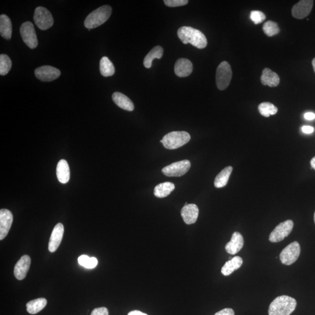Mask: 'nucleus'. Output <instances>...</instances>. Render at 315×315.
Wrapping results in <instances>:
<instances>
[{
  "mask_svg": "<svg viewBox=\"0 0 315 315\" xmlns=\"http://www.w3.org/2000/svg\"><path fill=\"white\" fill-rule=\"evenodd\" d=\"M177 36L183 44H190L202 49L207 45V40L201 31L190 27H183L177 31Z\"/></svg>",
  "mask_w": 315,
  "mask_h": 315,
  "instance_id": "1",
  "label": "nucleus"
},
{
  "mask_svg": "<svg viewBox=\"0 0 315 315\" xmlns=\"http://www.w3.org/2000/svg\"><path fill=\"white\" fill-rule=\"evenodd\" d=\"M297 306L293 298L282 296L278 297L271 303L268 309L269 315H290Z\"/></svg>",
  "mask_w": 315,
  "mask_h": 315,
  "instance_id": "2",
  "label": "nucleus"
},
{
  "mask_svg": "<svg viewBox=\"0 0 315 315\" xmlns=\"http://www.w3.org/2000/svg\"><path fill=\"white\" fill-rule=\"evenodd\" d=\"M111 8L110 5H104L91 13L84 22L85 27L89 30L99 27L108 21L111 16Z\"/></svg>",
  "mask_w": 315,
  "mask_h": 315,
  "instance_id": "3",
  "label": "nucleus"
},
{
  "mask_svg": "<svg viewBox=\"0 0 315 315\" xmlns=\"http://www.w3.org/2000/svg\"><path fill=\"white\" fill-rule=\"evenodd\" d=\"M190 140V136L186 131H173L163 137L160 141L165 148L174 150L187 144Z\"/></svg>",
  "mask_w": 315,
  "mask_h": 315,
  "instance_id": "4",
  "label": "nucleus"
},
{
  "mask_svg": "<svg viewBox=\"0 0 315 315\" xmlns=\"http://www.w3.org/2000/svg\"><path fill=\"white\" fill-rule=\"evenodd\" d=\"M233 71L227 62H222L218 66L216 72V84L220 91L225 90L230 84Z\"/></svg>",
  "mask_w": 315,
  "mask_h": 315,
  "instance_id": "5",
  "label": "nucleus"
},
{
  "mask_svg": "<svg viewBox=\"0 0 315 315\" xmlns=\"http://www.w3.org/2000/svg\"><path fill=\"white\" fill-rule=\"evenodd\" d=\"M33 19L37 27L43 31L48 30L54 24L53 16L50 11L43 7L36 8Z\"/></svg>",
  "mask_w": 315,
  "mask_h": 315,
  "instance_id": "6",
  "label": "nucleus"
},
{
  "mask_svg": "<svg viewBox=\"0 0 315 315\" xmlns=\"http://www.w3.org/2000/svg\"><path fill=\"white\" fill-rule=\"evenodd\" d=\"M294 227V222L293 220H288L281 222L278 225L274 230L271 232L269 236V240L271 242L276 243L282 241V240L287 237L293 231Z\"/></svg>",
  "mask_w": 315,
  "mask_h": 315,
  "instance_id": "7",
  "label": "nucleus"
},
{
  "mask_svg": "<svg viewBox=\"0 0 315 315\" xmlns=\"http://www.w3.org/2000/svg\"><path fill=\"white\" fill-rule=\"evenodd\" d=\"M300 252L299 243L296 241L292 242L283 249L280 254L281 262L284 265H291L299 259Z\"/></svg>",
  "mask_w": 315,
  "mask_h": 315,
  "instance_id": "8",
  "label": "nucleus"
},
{
  "mask_svg": "<svg viewBox=\"0 0 315 315\" xmlns=\"http://www.w3.org/2000/svg\"><path fill=\"white\" fill-rule=\"evenodd\" d=\"M20 33L25 44L31 49H33L38 47V38L32 23L24 22L20 28Z\"/></svg>",
  "mask_w": 315,
  "mask_h": 315,
  "instance_id": "9",
  "label": "nucleus"
},
{
  "mask_svg": "<svg viewBox=\"0 0 315 315\" xmlns=\"http://www.w3.org/2000/svg\"><path fill=\"white\" fill-rule=\"evenodd\" d=\"M190 162L188 160H183L174 162L162 169V173L169 177H180L184 175L190 170Z\"/></svg>",
  "mask_w": 315,
  "mask_h": 315,
  "instance_id": "10",
  "label": "nucleus"
},
{
  "mask_svg": "<svg viewBox=\"0 0 315 315\" xmlns=\"http://www.w3.org/2000/svg\"><path fill=\"white\" fill-rule=\"evenodd\" d=\"M60 74L61 72L59 69L50 65H44L37 68L35 71L36 78L43 82L54 81L59 78Z\"/></svg>",
  "mask_w": 315,
  "mask_h": 315,
  "instance_id": "11",
  "label": "nucleus"
},
{
  "mask_svg": "<svg viewBox=\"0 0 315 315\" xmlns=\"http://www.w3.org/2000/svg\"><path fill=\"white\" fill-rule=\"evenodd\" d=\"M313 5L312 0H301L292 8V16L297 19L305 18L311 13Z\"/></svg>",
  "mask_w": 315,
  "mask_h": 315,
  "instance_id": "12",
  "label": "nucleus"
},
{
  "mask_svg": "<svg viewBox=\"0 0 315 315\" xmlns=\"http://www.w3.org/2000/svg\"><path fill=\"white\" fill-rule=\"evenodd\" d=\"M13 222V215L7 209L0 210V239L7 236Z\"/></svg>",
  "mask_w": 315,
  "mask_h": 315,
  "instance_id": "13",
  "label": "nucleus"
},
{
  "mask_svg": "<svg viewBox=\"0 0 315 315\" xmlns=\"http://www.w3.org/2000/svg\"><path fill=\"white\" fill-rule=\"evenodd\" d=\"M64 231V226L62 223H59L54 227L48 242V251L51 253L56 252L59 247L63 239Z\"/></svg>",
  "mask_w": 315,
  "mask_h": 315,
  "instance_id": "14",
  "label": "nucleus"
},
{
  "mask_svg": "<svg viewBox=\"0 0 315 315\" xmlns=\"http://www.w3.org/2000/svg\"><path fill=\"white\" fill-rule=\"evenodd\" d=\"M31 263V257L28 255H24L21 257L14 268V274L16 279L22 280L25 279Z\"/></svg>",
  "mask_w": 315,
  "mask_h": 315,
  "instance_id": "15",
  "label": "nucleus"
},
{
  "mask_svg": "<svg viewBox=\"0 0 315 315\" xmlns=\"http://www.w3.org/2000/svg\"><path fill=\"white\" fill-rule=\"evenodd\" d=\"M199 210L194 204L185 205L181 210L182 219L186 224L190 225L196 222L198 218Z\"/></svg>",
  "mask_w": 315,
  "mask_h": 315,
  "instance_id": "16",
  "label": "nucleus"
},
{
  "mask_svg": "<svg viewBox=\"0 0 315 315\" xmlns=\"http://www.w3.org/2000/svg\"><path fill=\"white\" fill-rule=\"evenodd\" d=\"M193 71V64L187 59H179L174 65V73L179 77L190 76Z\"/></svg>",
  "mask_w": 315,
  "mask_h": 315,
  "instance_id": "17",
  "label": "nucleus"
},
{
  "mask_svg": "<svg viewBox=\"0 0 315 315\" xmlns=\"http://www.w3.org/2000/svg\"><path fill=\"white\" fill-rule=\"evenodd\" d=\"M244 244V240L241 234L238 232H235L232 236L230 242L225 245V250L228 253L236 254L241 250Z\"/></svg>",
  "mask_w": 315,
  "mask_h": 315,
  "instance_id": "18",
  "label": "nucleus"
},
{
  "mask_svg": "<svg viewBox=\"0 0 315 315\" xmlns=\"http://www.w3.org/2000/svg\"><path fill=\"white\" fill-rule=\"evenodd\" d=\"M260 79L263 85H268L270 87H277L279 85L280 81L279 75L268 68H265L263 70Z\"/></svg>",
  "mask_w": 315,
  "mask_h": 315,
  "instance_id": "19",
  "label": "nucleus"
},
{
  "mask_svg": "<svg viewBox=\"0 0 315 315\" xmlns=\"http://www.w3.org/2000/svg\"><path fill=\"white\" fill-rule=\"evenodd\" d=\"M56 173L57 179L60 183L65 184L69 181L70 171L68 162L64 159L60 160L57 166Z\"/></svg>",
  "mask_w": 315,
  "mask_h": 315,
  "instance_id": "20",
  "label": "nucleus"
},
{
  "mask_svg": "<svg viewBox=\"0 0 315 315\" xmlns=\"http://www.w3.org/2000/svg\"><path fill=\"white\" fill-rule=\"evenodd\" d=\"M112 99L116 105L123 110L130 111L134 110L133 102L124 94L116 92L112 94Z\"/></svg>",
  "mask_w": 315,
  "mask_h": 315,
  "instance_id": "21",
  "label": "nucleus"
},
{
  "mask_svg": "<svg viewBox=\"0 0 315 315\" xmlns=\"http://www.w3.org/2000/svg\"><path fill=\"white\" fill-rule=\"evenodd\" d=\"M12 23L9 17L4 14L0 16V33L2 38L10 40L12 36Z\"/></svg>",
  "mask_w": 315,
  "mask_h": 315,
  "instance_id": "22",
  "label": "nucleus"
},
{
  "mask_svg": "<svg viewBox=\"0 0 315 315\" xmlns=\"http://www.w3.org/2000/svg\"><path fill=\"white\" fill-rule=\"evenodd\" d=\"M243 264V260L240 256H235L225 263L221 269V273L225 276H230L235 270H237Z\"/></svg>",
  "mask_w": 315,
  "mask_h": 315,
  "instance_id": "23",
  "label": "nucleus"
},
{
  "mask_svg": "<svg viewBox=\"0 0 315 315\" xmlns=\"http://www.w3.org/2000/svg\"><path fill=\"white\" fill-rule=\"evenodd\" d=\"M174 188L175 186L173 183L167 182L160 183L154 189V195L158 198H164L170 195Z\"/></svg>",
  "mask_w": 315,
  "mask_h": 315,
  "instance_id": "24",
  "label": "nucleus"
},
{
  "mask_svg": "<svg viewBox=\"0 0 315 315\" xmlns=\"http://www.w3.org/2000/svg\"><path fill=\"white\" fill-rule=\"evenodd\" d=\"M233 168L229 166L220 171L214 180V186L217 188H221L227 185Z\"/></svg>",
  "mask_w": 315,
  "mask_h": 315,
  "instance_id": "25",
  "label": "nucleus"
},
{
  "mask_svg": "<svg viewBox=\"0 0 315 315\" xmlns=\"http://www.w3.org/2000/svg\"><path fill=\"white\" fill-rule=\"evenodd\" d=\"M47 300L44 298L35 299L28 302L27 304V310L29 314H36L41 311L47 305Z\"/></svg>",
  "mask_w": 315,
  "mask_h": 315,
  "instance_id": "26",
  "label": "nucleus"
},
{
  "mask_svg": "<svg viewBox=\"0 0 315 315\" xmlns=\"http://www.w3.org/2000/svg\"><path fill=\"white\" fill-rule=\"evenodd\" d=\"M163 53H164V49L161 47L157 46V47H154L145 57L144 60L145 67L147 68H151L153 60L155 59H161Z\"/></svg>",
  "mask_w": 315,
  "mask_h": 315,
  "instance_id": "27",
  "label": "nucleus"
},
{
  "mask_svg": "<svg viewBox=\"0 0 315 315\" xmlns=\"http://www.w3.org/2000/svg\"><path fill=\"white\" fill-rule=\"evenodd\" d=\"M100 71L102 75L105 77L112 76L115 73V68L113 63L107 57H103L100 61Z\"/></svg>",
  "mask_w": 315,
  "mask_h": 315,
  "instance_id": "28",
  "label": "nucleus"
},
{
  "mask_svg": "<svg viewBox=\"0 0 315 315\" xmlns=\"http://www.w3.org/2000/svg\"><path fill=\"white\" fill-rule=\"evenodd\" d=\"M258 110L262 116L268 117L270 115H274L277 113L278 109L270 102H263L258 107Z\"/></svg>",
  "mask_w": 315,
  "mask_h": 315,
  "instance_id": "29",
  "label": "nucleus"
},
{
  "mask_svg": "<svg viewBox=\"0 0 315 315\" xmlns=\"http://www.w3.org/2000/svg\"><path fill=\"white\" fill-rule=\"evenodd\" d=\"M12 67V62L9 56L6 54H1L0 55V74L5 76L9 73Z\"/></svg>",
  "mask_w": 315,
  "mask_h": 315,
  "instance_id": "30",
  "label": "nucleus"
},
{
  "mask_svg": "<svg viewBox=\"0 0 315 315\" xmlns=\"http://www.w3.org/2000/svg\"><path fill=\"white\" fill-rule=\"evenodd\" d=\"M263 30L266 35L269 37L277 35L280 32V28L277 23L273 21H268L263 26Z\"/></svg>",
  "mask_w": 315,
  "mask_h": 315,
  "instance_id": "31",
  "label": "nucleus"
},
{
  "mask_svg": "<svg viewBox=\"0 0 315 315\" xmlns=\"http://www.w3.org/2000/svg\"><path fill=\"white\" fill-rule=\"evenodd\" d=\"M79 263L87 268H94L98 265V260L95 257H90L87 255H81L79 257Z\"/></svg>",
  "mask_w": 315,
  "mask_h": 315,
  "instance_id": "32",
  "label": "nucleus"
},
{
  "mask_svg": "<svg viewBox=\"0 0 315 315\" xmlns=\"http://www.w3.org/2000/svg\"><path fill=\"white\" fill-rule=\"evenodd\" d=\"M251 19L254 24H260L266 18L265 14L260 11H252L251 13Z\"/></svg>",
  "mask_w": 315,
  "mask_h": 315,
  "instance_id": "33",
  "label": "nucleus"
},
{
  "mask_svg": "<svg viewBox=\"0 0 315 315\" xmlns=\"http://www.w3.org/2000/svg\"><path fill=\"white\" fill-rule=\"evenodd\" d=\"M164 3L169 7H177L183 6L188 4V0H165Z\"/></svg>",
  "mask_w": 315,
  "mask_h": 315,
  "instance_id": "34",
  "label": "nucleus"
},
{
  "mask_svg": "<svg viewBox=\"0 0 315 315\" xmlns=\"http://www.w3.org/2000/svg\"><path fill=\"white\" fill-rule=\"evenodd\" d=\"M91 315H109L108 309L105 307L94 309Z\"/></svg>",
  "mask_w": 315,
  "mask_h": 315,
  "instance_id": "35",
  "label": "nucleus"
},
{
  "mask_svg": "<svg viewBox=\"0 0 315 315\" xmlns=\"http://www.w3.org/2000/svg\"><path fill=\"white\" fill-rule=\"evenodd\" d=\"M214 315H235V313L233 309L225 308L217 312Z\"/></svg>",
  "mask_w": 315,
  "mask_h": 315,
  "instance_id": "36",
  "label": "nucleus"
},
{
  "mask_svg": "<svg viewBox=\"0 0 315 315\" xmlns=\"http://www.w3.org/2000/svg\"><path fill=\"white\" fill-rule=\"evenodd\" d=\"M302 131L305 134H311L314 132V128L311 126H304L302 127Z\"/></svg>",
  "mask_w": 315,
  "mask_h": 315,
  "instance_id": "37",
  "label": "nucleus"
},
{
  "mask_svg": "<svg viewBox=\"0 0 315 315\" xmlns=\"http://www.w3.org/2000/svg\"><path fill=\"white\" fill-rule=\"evenodd\" d=\"M304 118L307 120H312L315 119V114L312 112L306 113L304 114Z\"/></svg>",
  "mask_w": 315,
  "mask_h": 315,
  "instance_id": "38",
  "label": "nucleus"
},
{
  "mask_svg": "<svg viewBox=\"0 0 315 315\" xmlns=\"http://www.w3.org/2000/svg\"><path fill=\"white\" fill-rule=\"evenodd\" d=\"M128 315H148L139 311H133L129 312Z\"/></svg>",
  "mask_w": 315,
  "mask_h": 315,
  "instance_id": "39",
  "label": "nucleus"
},
{
  "mask_svg": "<svg viewBox=\"0 0 315 315\" xmlns=\"http://www.w3.org/2000/svg\"><path fill=\"white\" fill-rule=\"evenodd\" d=\"M311 165L312 168L314 169L315 170V157L311 159Z\"/></svg>",
  "mask_w": 315,
  "mask_h": 315,
  "instance_id": "40",
  "label": "nucleus"
},
{
  "mask_svg": "<svg viewBox=\"0 0 315 315\" xmlns=\"http://www.w3.org/2000/svg\"><path fill=\"white\" fill-rule=\"evenodd\" d=\"M312 66H313L314 70L315 73V57L313 59V60H312Z\"/></svg>",
  "mask_w": 315,
  "mask_h": 315,
  "instance_id": "41",
  "label": "nucleus"
},
{
  "mask_svg": "<svg viewBox=\"0 0 315 315\" xmlns=\"http://www.w3.org/2000/svg\"><path fill=\"white\" fill-rule=\"evenodd\" d=\"M314 221H315V214H314Z\"/></svg>",
  "mask_w": 315,
  "mask_h": 315,
  "instance_id": "42",
  "label": "nucleus"
}]
</instances>
